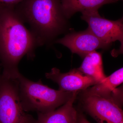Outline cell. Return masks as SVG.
Returning <instances> with one entry per match:
<instances>
[{
    "mask_svg": "<svg viewBox=\"0 0 123 123\" xmlns=\"http://www.w3.org/2000/svg\"><path fill=\"white\" fill-rule=\"evenodd\" d=\"M16 10L29 24L39 46L53 40L64 29L66 18L60 0H23Z\"/></svg>",
    "mask_w": 123,
    "mask_h": 123,
    "instance_id": "2",
    "label": "cell"
},
{
    "mask_svg": "<svg viewBox=\"0 0 123 123\" xmlns=\"http://www.w3.org/2000/svg\"><path fill=\"white\" fill-rule=\"evenodd\" d=\"M2 4H0V8L1 7V6H2Z\"/></svg>",
    "mask_w": 123,
    "mask_h": 123,
    "instance_id": "15",
    "label": "cell"
},
{
    "mask_svg": "<svg viewBox=\"0 0 123 123\" xmlns=\"http://www.w3.org/2000/svg\"><path fill=\"white\" fill-rule=\"evenodd\" d=\"M81 18L88 23V29L103 42L111 44L116 41L121 44L119 52L123 51V18L112 21L99 15L98 10H92L82 12Z\"/></svg>",
    "mask_w": 123,
    "mask_h": 123,
    "instance_id": "5",
    "label": "cell"
},
{
    "mask_svg": "<svg viewBox=\"0 0 123 123\" xmlns=\"http://www.w3.org/2000/svg\"><path fill=\"white\" fill-rule=\"evenodd\" d=\"M82 73L92 78L98 83L106 77L103 70L102 54L96 51L88 53L77 68Z\"/></svg>",
    "mask_w": 123,
    "mask_h": 123,
    "instance_id": "12",
    "label": "cell"
},
{
    "mask_svg": "<svg viewBox=\"0 0 123 123\" xmlns=\"http://www.w3.org/2000/svg\"><path fill=\"white\" fill-rule=\"evenodd\" d=\"M120 0H60L62 12L66 18L77 12L98 10L104 5L115 3Z\"/></svg>",
    "mask_w": 123,
    "mask_h": 123,
    "instance_id": "11",
    "label": "cell"
},
{
    "mask_svg": "<svg viewBox=\"0 0 123 123\" xmlns=\"http://www.w3.org/2000/svg\"><path fill=\"white\" fill-rule=\"evenodd\" d=\"M17 79L20 101L25 112H50L65 104L76 93L53 89L43 84L40 79L33 81L20 73Z\"/></svg>",
    "mask_w": 123,
    "mask_h": 123,
    "instance_id": "3",
    "label": "cell"
},
{
    "mask_svg": "<svg viewBox=\"0 0 123 123\" xmlns=\"http://www.w3.org/2000/svg\"><path fill=\"white\" fill-rule=\"evenodd\" d=\"M24 24L14 5L2 4L0 8V62L2 75L8 78L17 79L20 60L25 55L33 59L39 46Z\"/></svg>",
    "mask_w": 123,
    "mask_h": 123,
    "instance_id": "1",
    "label": "cell"
},
{
    "mask_svg": "<svg viewBox=\"0 0 123 123\" xmlns=\"http://www.w3.org/2000/svg\"><path fill=\"white\" fill-rule=\"evenodd\" d=\"M77 123H90L86 118L84 115L81 113H78Z\"/></svg>",
    "mask_w": 123,
    "mask_h": 123,
    "instance_id": "14",
    "label": "cell"
},
{
    "mask_svg": "<svg viewBox=\"0 0 123 123\" xmlns=\"http://www.w3.org/2000/svg\"><path fill=\"white\" fill-rule=\"evenodd\" d=\"M36 119L23 108L17 79L1 75L0 78V123H35Z\"/></svg>",
    "mask_w": 123,
    "mask_h": 123,
    "instance_id": "4",
    "label": "cell"
},
{
    "mask_svg": "<svg viewBox=\"0 0 123 123\" xmlns=\"http://www.w3.org/2000/svg\"><path fill=\"white\" fill-rule=\"evenodd\" d=\"M55 43L65 46L72 53L83 58L88 53L97 49H106L111 46L99 39L88 28L82 31L68 34L57 40Z\"/></svg>",
    "mask_w": 123,
    "mask_h": 123,
    "instance_id": "7",
    "label": "cell"
},
{
    "mask_svg": "<svg viewBox=\"0 0 123 123\" xmlns=\"http://www.w3.org/2000/svg\"><path fill=\"white\" fill-rule=\"evenodd\" d=\"M78 92H76L67 102L57 109L47 113L37 112L35 123H77L78 112L73 103Z\"/></svg>",
    "mask_w": 123,
    "mask_h": 123,
    "instance_id": "10",
    "label": "cell"
},
{
    "mask_svg": "<svg viewBox=\"0 0 123 123\" xmlns=\"http://www.w3.org/2000/svg\"><path fill=\"white\" fill-rule=\"evenodd\" d=\"M83 98L84 109L97 123H123V111L114 102L94 95Z\"/></svg>",
    "mask_w": 123,
    "mask_h": 123,
    "instance_id": "6",
    "label": "cell"
},
{
    "mask_svg": "<svg viewBox=\"0 0 123 123\" xmlns=\"http://www.w3.org/2000/svg\"><path fill=\"white\" fill-rule=\"evenodd\" d=\"M45 76L47 79L57 83L59 90L64 92H78L97 84L94 79L85 75L78 69L63 73L59 69L53 68L50 72L46 73Z\"/></svg>",
    "mask_w": 123,
    "mask_h": 123,
    "instance_id": "8",
    "label": "cell"
},
{
    "mask_svg": "<svg viewBox=\"0 0 123 123\" xmlns=\"http://www.w3.org/2000/svg\"><path fill=\"white\" fill-rule=\"evenodd\" d=\"M1 76V75L0 74V78Z\"/></svg>",
    "mask_w": 123,
    "mask_h": 123,
    "instance_id": "16",
    "label": "cell"
},
{
    "mask_svg": "<svg viewBox=\"0 0 123 123\" xmlns=\"http://www.w3.org/2000/svg\"><path fill=\"white\" fill-rule=\"evenodd\" d=\"M123 82V68H121L106 77L101 81L82 91V96H98L111 100L121 107L118 100L122 102L123 90L117 88Z\"/></svg>",
    "mask_w": 123,
    "mask_h": 123,
    "instance_id": "9",
    "label": "cell"
},
{
    "mask_svg": "<svg viewBox=\"0 0 123 123\" xmlns=\"http://www.w3.org/2000/svg\"><path fill=\"white\" fill-rule=\"evenodd\" d=\"M23 0H0V4L15 5L20 2H22Z\"/></svg>",
    "mask_w": 123,
    "mask_h": 123,
    "instance_id": "13",
    "label": "cell"
}]
</instances>
